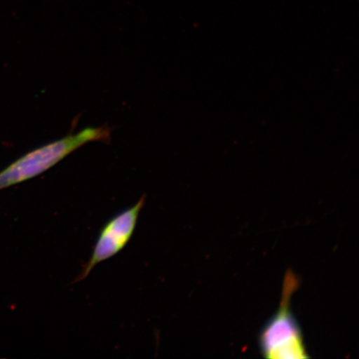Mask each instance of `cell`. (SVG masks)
<instances>
[{
  "instance_id": "cell-1",
  "label": "cell",
  "mask_w": 359,
  "mask_h": 359,
  "mask_svg": "<svg viewBox=\"0 0 359 359\" xmlns=\"http://www.w3.org/2000/svg\"><path fill=\"white\" fill-rule=\"evenodd\" d=\"M299 281L294 273H286L279 309L264 325L259 336L260 353L273 359L309 358L302 327L292 313L290 299Z\"/></svg>"
},
{
  "instance_id": "cell-2",
  "label": "cell",
  "mask_w": 359,
  "mask_h": 359,
  "mask_svg": "<svg viewBox=\"0 0 359 359\" xmlns=\"http://www.w3.org/2000/svg\"><path fill=\"white\" fill-rule=\"evenodd\" d=\"M110 135L111 128L107 127L88 128L39 147L0 172V189L37 177L79 147L92 142L107 141Z\"/></svg>"
},
{
  "instance_id": "cell-3",
  "label": "cell",
  "mask_w": 359,
  "mask_h": 359,
  "mask_svg": "<svg viewBox=\"0 0 359 359\" xmlns=\"http://www.w3.org/2000/svg\"><path fill=\"white\" fill-rule=\"evenodd\" d=\"M145 201L144 195L132 208L116 215L105 224L97 238L91 257L74 283L84 280L97 264L115 257L125 248L136 229Z\"/></svg>"
}]
</instances>
